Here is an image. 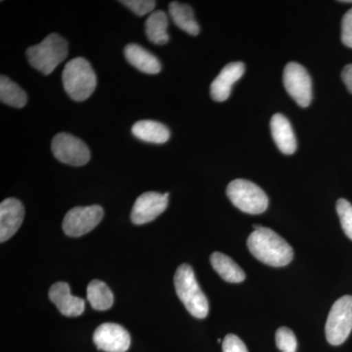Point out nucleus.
<instances>
[{
    "label": "nucleus",
    "mask_w": 352,
    "mask_h": 352,
    "mask_svg": "<svg viewBox=\"0 0 352 352\" xmlns=\"http://www.w3.org/2000/svg\"><path fill=\"white\" fill-rule=\"evenodd\" d=\"M248 248L254 258L274 267L288 265L294 258V251L276 232L261 226L248 238Z\"/></svg>",
    "instance_id": "nucleus-1"
},
{
    "label": "nucleus",
    "mask_w": 352,
    "mask_h": 352,
    "mask_svg": "<svg viewBox=\"0 0 352 352\" xmlns=\"http://www.w3.org/2000/svg\"><path fill=\"white\" fill-rule=\"evenodd\" d=\"M62 80L65 91L73 100H87L97 87V78L94 69L87 59L75 58L65 66Z\"/></svg>",
    "instance_id": "nucleus-2"
},
{
    "label": "nucleus",
    "mask_w": 352,
    "mask_h": 352,
    "mask_svg": "<svg viewBox=\"0 0 352 352\" xmlns=\"http://www.w3.org/2000/svg\"><path fill=\"white\" fill-rule=\"evenodd\" d=\"M175 287L178 298L190 314L199 319L208 316L210 305L207 296L197 282L193 268L188 264H182L176 270Z\"/></svg>",
    "instance_id": "nucleus-3"
},
{
    "label": "nucleus",
    "mask_w": 352,
    "mask_h": 352,
    "mask_svg": "<svg viewBox=\"0 0 352 352\" xmlns=\"http://www.w3.org/2000/svg\"><path fill=\"white\" fill-rule=\"evenodd\" d=\"M68 56V43L58 34H50L36 45L28 48V61L43 75H50Z\"/></svg>",
    "instance_id": "nucleus-4"
},
{
    "label": "nucleus",
    "mask_w": 352,
    "mask_h": 352,
    "mask_svg": "<svg viewBox=\"0 0 352 352\" xmlns=\"http://www.w3.org/2000/svg\"><path fill=\"white\" fill-rule=\"evenodd\" d=\"M231 203L249 214H261L268 207V197L263 189L249 180L236 179L229 183L226 190Z\"/></svg>",
    "instance_id": "nucleus-5"
},
{
    "label": "nucleus",
    "mask_w": 352,
    "mask_h": 352,
    "mask_svg": "<svg viewBox=\"0 0 352 352\" xmlns=\"http://www.w3.org/2000/svg\"><path fill=\"white\" fill-rule=\"evenodd\" d=\"M352 331V296L339 298L328 315L326 322V339L332 346H340L346 342Z\"/></svg>",
    "instance_id": "nucleus-6"
},
{
    "label": "nucleus",
    "mask_w": 352,
    "mask_h": 352,
    "mask_svg": "<svg viewBox=\"0 0 352 352\" xmlns=\"http://www.w3.org/2000/svg\"><path fill=\"white\" fill-rule=\"evenodd\" d=\"M51 150L58 161L69 166H85L91 157L89 148L82 140L65 132L53 138Z\"/></svg>",
    "instance_id": "nucleus-7"
},
{
    "label": "nucleus",
    "mask_w": 352,
    "mask_h": 352,
    "mask_svg": "<svg viewBox=\"0 0 352 352\" xmlns=\"http://www.w3.org/2000/svg\"><path fill=\"white\" fill-rule=\"evenodd\" d=\"M283 82L287 92L298 106L305 108L310 105L312 100L311 78L305 67L296 62L287 64Z\"/></svg>",
    "instance_id": "nucleus-8"
},
{
    "label": "nucleus",
    "mask_w": 352,
    "mask_h": 352,
    "mask_svg": "<svg viewBox=\"0 0 352 352\" xmlns=\"http://www.w3.org/2000/svg\"><path fill=\"white\" fill-rule=\"evenodd\" d=\"M103 217V208L98 205L72 208L65 215L64 232L69 237H80L94 230Z\"/></svg>",
    "instance_id": "nucleus-9"
},
{
    "label": "nucleus",
    "mask_w": 352,
    "mask_h": 352,
    "mask_svg": "<svg viewBox=\"0 0 352 352\" xmlns=\"http://www.w3.org/2000/svg\"><path fill=\"white\" fill-rule=\"evenodd\" d=\"M168 193L146 192L136 199L132 208L131 219L136 226L146 224L163 214L168 205Z\"/></svg>",
    "instance_id": "nucleus-10"
},
{
    "label": "nucleus",
    "mask_w": 352,
    "mask_h": 352,
    "mask_svg": "<svg viewBox=\"0 0 352 352\" xmlns=\"http://www.w3.org/2000/svg\"><path fill=\"white\" fill-rule=\"evenodd\" d=\"M94 342L100 351L126 352L131 346V335L122 326L104 323L95 330Z\"/></svg>",
    "instance_id": "nucleus-11"
},
{
    "label": "nucleus",
    "mask_w": 352,
    "mask_h": 352,
    "mask_svg": "<svg viewBox=\"0 0 352 352\" xmlns=\"http://www.w3.org/2000/svg\"><path fill=\"white\" fill-rule=\"evenodd\" d=\"M25 217L24 205L15 198L2 201L0 205V242L10 239L19 230Z\"/></svg>",
    "instance_id": "nucleus-12"
},
{
    "label": "nucleus",
    "mask_w": 352,
    "mask_h": 352,
    "mask_svg": "<svg viewBox=\"0 0 352 352\" xmlns=\"http://www.w3.org/2000/svg\"><path fill=\"white\" fill-rule=\"evenodd\" d=\"M245 69V65L242 62H233L226 65L210 85L212 98L217 102L227 100L230 96L233 85L244 75Z\"/></svg>",
    "instance_id": "nucleus-13"
},
{
    "label": "nucleus",
    "mask_w": 352,
    "mask_h": 352,
    "mask_svg": "<svg viewBox=\"0 0 352 352\" xmlns=\"http://www.w3.org/2000/svg\"><path fill=\"white\" fill-rule=\"evenodd\" d=\"M50 298L64 316L76 317L85 312V300L72 295L71 289L66 282L52 285L50 289Z\"/></svg>",
    "instance_id": "nucleus-14"
},
{
    "label": "nucleus",
    "mask_w": 352,
    "mask_h": 352,
    "mask_svg": "<svg viewBox=\"0 0 352 352\" xmlns=\"http://www.w3.org/2000/svg\"><path fill=\"white\" fill-rule=\"evenodd\" d=\"M271 134L278 149L285 155L296 151V139L293 127L282 113H275L270 120Z\"/></svg>",
    "instance_id": "nucleus-15"
},
{
    "label": "nucleus",
    "mask_w": 352,
    "mask_h": 352,
    "mask_svg": "<svg viewBox=\"0 0 352 352\" xmlns=\"http://www.w3.org/2000/svg\"><path fill=\"white\" fill-rule=\"evenodd\" d=\"M124 56L134 68L148 75H156L162 69L161 62L155 55L138 44L131 43L124 48Z\"/></svg>",
    "instance_id": "nucleus-16"
},
{
    "label": "nucleus",
    "mask_w": 352,
    "mask_h": 352,
    "mask_svg": "<svg viewBox=\"0 0 352 352\" xmlns=\"http://www.w3.org/2000/svg\"><path fill=\"white\" fill-rule=\"evenodd\" d=\"M136 138L154 144H164L170 138L168 126L156 120H139L131 129Z\"/></svg>",
    "instance_id": "nucleus-17"
},
{
    "label": "nucleus",
    "mask_w": 352,
    "mask_h": 352,
    "mask_svg": "<svg viewBox=\"0 0 352 352\" xmlns=\"http://www.w3.org/2000/svg\"><path fill=\"white\" fill-rule=\"evenodd\" d=\"M210 263L214 270L219 273V276L224 281L229 283H240L244 281L245 278L244 271L226 254L219 252H214L210 256Z\"/></svg>",
    "instance_id": "nucleus-18"
},
{
    "label": "nucleus",
    "mask_w": 352,
    "mask_h": 352,
    "mask_svg": "<svg viewBox=\"0 0 352 352\" xmlns=\"http://www.w3.org/2000/svg\"><path fill=\"white\" fill-rule=\"evenodd\" d=\"M168 10H170L171 19L180 30L187 32L190 36L199 34L200 25L197 23L191 6H189L188 4L173 1L170 4Z\"/></svg>",
    "instance_id": "nucleus-19"
},
{
    "label": "nucleus",
    "mask_w": 352,
    "mask_h": 352,
    "mask_svg": "<svg viewBox=\"0 0 352 352\" xmlns=\"http://www.w3.org/2000/svg\"><path fill=\"white\" fill-rule=\"evenodd\" d=\"M168 27V20L166 14L162 10L154 11L146 20V36L151 43L157 45H164L170 41Z\"/></svg>",
    "instance_id": "nucleus-20"
},
{
    "label": "nucleus",
    "mask_w": 352,
    "mask_h": 352,
    "mask_svg": "<svg viewBox=\"0 0 352 352\" xmlns=\"http://www.w3.org/2000/svg\"><path fill=\"white\" fill-rule=\"evenodd\" d=\"M87 300L94 309L104 311L113 307V295L104 282L94 280L88 284Z\"/></svg>",
    "instance_id": "nucleus-21"
},
{
    "label": "nucleus",
    "mask_w": 352,
    "mask_h": 352,
    "mask_svg": "<svg viewBox=\"0 0 352 352\" xmlns=\"http://www.w3.org/2000/svg\"><path fill=\"white\" fill-rule=\"evenodd\" d=\"M0 100L11 107L23 108L28 102L24 90L6 76L0 78Z\"/></svg>",
    "instance_id": "nucleus-22"
},
{
    "label": "nucleus",
    "mask_w": 352,
    "mask_h": 352,
    "mask_svg": "<svg viewBox=\"0 0 352 352\" xmlns=\"http://www.w3.org/2000/svg\"><path fill=\"white\" fill-rule=\"evenodd\" d=\"M337 212L339 215L340 226L347 237L352 240V205L346 199H340L337 201Z\"/></svg>",
    "instance_id": "nucleus-23"
},
{
    "label": "nucleus",
    "mask_w": 352,
    "mask_h": 352,
    "mask_svg": "<svg viewBox=\"0 0 352 352\" xmlns=\"http://www.w3.org/2000/svg\"><path fill=\"white\" fill-rule=\"evenodd\" d=\"M276 346L282 352H296L298 342L295 333L291 329L281 327L276 332Z\"/></svg>",
    "instance_id": "nucleus-24"
},
{
    "label": "nucleus",
    "mask_w": 352,
    "mask_h": 352,
    "mask_svg": "<svg viewBox=\"0 0 352 352\" xmlns=\"http://www.w3.org/2000/svg\"><path fill=\"white\" fill-rule=\"evenodd\" d=\"M120 3L129 7L138 16H144L152 12L156 7V1L152 0H122Z\"/></svg>",
    "instance_id": "nucleus-25"
},
{
    "label": "nucleus",
    "mask_w": 352,
    "mask_h": 352,
    "mask_svg": "<svg viewBox=\"0 0 352 352\" xmlns=\"http://www.w3.org/2000/svg\"><path fill=\"white\" fill-rule=\"evenodd\" d=\"M222 352H249L247 346L240 338L233 333H229L222 342Z\"/></svg>",
    "instance_id": "nucleus-26"
},
{
    "label": "nucleus",
    "mask_w": 352,
    "mask_h": 352,
    "mask_svg": "<svg viewBox=\"0 0 352 352\" xmlns=\"http://www.w3.org/2000/svg\"><path fill=\"white\" fill-rule=\"evenodd\" d=\"M342 41L347 47L352 48V9L347 11L342 18Z\"/></svg>",
    "instance_id": "nucleus-27"
},
{
    "label": "nucleus",
    "mask_w": 352,
    "mask_h": 352,
    "mask_svg": "<svg viewBox=\"0 0 352 352\" xmlns=\"http://www.w3.org/2000/svg\"><path fill=\"white\" fill-rule=\"evenodd\" d=\"M342 78L344 80V85L352 94V64L346 65L342 72Z\"/></svg>",
    "instance_id": "nucleus-28"
},
{
    "label": "nucleus",
    "mask_w": 352,
    "mask_h": 352,
    "mask_svg": "<svg viewBox=\"0 0 352 352\" xmlns=\"http://www.w3.org/2000/svg\"><path fill=\"white\" fill-rule=\"evenodd\" d=\"M342 2V3H352V0H344V1H340Z\"/></svg>",
    "instance_id": "nucleus-29"
},
{
    "label": "nucleus",
    "mask_w": 352,
    "mask_h": 352,
    "mask_svg": "<svg viewBox=\"0 0 352 352\" xmlns=\"http://www.w3.org/2000/svg\"><path fill=\"white\" fill-rule=\"evenodd\" d=\"M285 352H289V351H285Z\"/></svg>",
    "instance_id": "nucleus-30"
}]
</instances>
